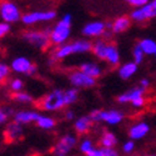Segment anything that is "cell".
Listing matches in <instances>:
<instances>
[{"mask_svg": "<svg viewBox=\"0 0 156 156\" xmlns=\"http://www.w3.org/2000/svg\"><path fill=\"white\" fill-rule=\"evenodd\" d=\"M64 94H65V91L56 89V90H54V91L44 95L39 100L34 101V104H35V106L37 109H40V110H46V111L59 110V109L65 106Z\"/></svg>", "mask_w": 156, "mask_h": 156, "instance_id": "obj_1", "label": "cell"}, {"mask_svg": "<svg viewBox=\"0 0 156 156\" xmlns=\"http://www.w3.org/2000/svg\"><path fill=\"white\" fill-rule=\"evenodd\" d=\"M50 33H51L50 29H46L45 31L44 30H41V31L40 30H27L23 33L21 36L24 40L29 41L30 44L40 48L43 51H45L51 46Z\"/></svg>", "mask_w": 156, "mask_h": 156, "instance_id": "obj_2", "label": "cell"}, {"mask_svg": "<svg viewBox=\"0 0 156 156\" xmlns=\"http://www.w3.org/2000/svg\"><path fill=\"white\" fill-rule=\"evenodd\" d=\"M70 24H71V16L69 14L65 15L50 33V41L54 45L62 44L70 35Z\"/></svg>", "mask_w": 156, "mask_h": 156, "instance_id": "obj_3", "label": "cell"}, {"mask_svg": "<svg viewBox=\"0 0 156 156\" xmlns=\"http://www.w3.org/2000/svg\"><path fill=\"white\" fill-rule=\"evenodd\" d=\"M0 15L6 24L15 23L20 19V10L11 2H0Z\"/></svg>", "mask_w": 156, "mask_h": 156, "instance_id": "obj_4", "label": "cell"}, {"mask_svg": "<svg viewBox=\"0 0 156 156\" xmlns=\"http://www.w3.org/2000/svg\"><path fill=\"white\" fill-rule=\"evenodd\" d=\"M24 131L20 124H18L16 121H12L10 124H8V126L5 127L3 136H4V142L5 144H14L18 142L19 140L23 139Z\"/></svg>", "mask_w": 156, "mask_h": 156, "instance_id": "obj_5", "label": "cell"}, {"mask_svg": "<svg viewBox=\"0 0 156 156\" xmlns=\"http://www.w3.org/2000/svg\"><path fill=\"white\" fill-rule=\"evenodd\" d=\"M69 80L74 86L77 87H91L95 85V79L87 76L81 70H71L69 73Z\"/></svg>", "mask_w": 156, "mask_h": 156, "instance_id": "obj_6", "label": "cell"}, {"mask_svg": "<svg viewBox=\"0 0 156 156\" xmlns=\"http://www.w3.org/2000/svg\"><path fill=\"white\" fill-rule=\"evenodd\" d=\"M76 139L71 135H65L62 136L53 149V155L54 156H66L69 151L75 146Z\"/></svg>", "mask_w": 156, "mask_h": 156, "instance_id": "obj_7", "label": "cell"}, {"mask_svg": "<svg viewBox=\"0 0 156 156\" xmlns=\"http://www.w3.org/2000/svg\"><path fill=\"white\" fill-rule=\"evenodd\" d=\"M56 16V12L55 11H33V12H28L25 14L21 20L24 24H35L39 21H48L51 20Z\"/></svg>", "mask_w": 156, "mask_h": 156, "instance_id": "obj_8", "label": "cell"}, {"mask_svg": "<svg viewBox=\"0 0 156 156\" xmlns=\"http://www.w3.org/2000/svg\"><path fill=\"white\" fill-rule=\"evenodd\" d=\"M130 16H131V19L135 20V21L144 23V21H146V20L152 19V18L156 16V9L154 8L152 3H150V4L144 5V6L140 8V9L134 10Z\"/></svg>", "mask_w": 156, "mask_h": 156, "instance_id": "obj_9", "label": "cell"}, {"mask_svg": "<svg viewBox=\"0 0 156 156\" xmlns=\"http://www.w3.org/2000/svg\"><path fill=\"white\" fill-rule=\"evenodd\" d=\"M145 90L144 87H134L131 90H129L127 93L120 95L118 98V101L121 102V104H125V102H134L135 100L140 99V98H144V94H145Z\"/></svg>", "mask_w": 156, "mask_h": 156, "instance_id": "obj_10", "label": "cell"}, {"mask_svg": "<svg viewBox=\"0 0 156 156\" xmlns=\"http://www.w3.org/2000/svg\"><path fill=\"white\" fill-rule=\"evenodd\" d=\"M105 30H106L105 23L94 21V23H90L86 25L83 30V34L86 36H100L105 33Z\"/></svg>", "mask_w": 156, "mask_h": 156, "instance_id": "obj_11", "label": "cell"}, {"mask_svg": "<svg viewBox=\"0 0 156 156\" xmlns=\"http://www.w3.org/2000/svg\"><path fill=\"white\" fill-rule=\"evenodd\" d=\"M40 115L36 114L35 111H19L14 115V121H16L18 124H29L31 121H36Z\"/></svg>", "mask_w": 156, "mask_h": 156, "instance_id": "obj_12", "label": "cell"}, {"mask_svg": "<svg viewBox=\"0 0 156 156\" xmlns=\"http://www.w3.org/2000/svg\"><path fill=\"white\" fill-rule=\"evenodd\" d=\"M33 66V64L27 59V58H16L14 61L11 62V69L16 73H25L29 74L30 69Z\"/></svg>", "mask_w": 156, "mask_h": 156, "instance_id": "obj_13", "label": "cell"}, {"mask_svg": "<svg viewBox=\"0 0 156 156\" xmlns=\"http://www.w3.org/2000/svg\"><path fill=\"white\" fill-rule=\"evenodd\" d=\"M105 60L111 65V66H118L119 65V61H120L119 51H118V49H116L115 43H112V41H109V44H108Z\"/></svg>", "mask_w": 156, "mask_h": 156, "instance_id": "obj_14", "label": "cell"}, {"mask_svg": "<svg viewBox=\"0 0 156 156\" xmlns=\"http://www.w3.org/2000/svg\"><path fill=\"white\" fill-rule=\"evenodd\" d=\"M147 133H149V125L145 122H140V124L131 126V129H130V131H129V135L131 139L137 140V139L144 137Z\"/></svg>", "mask_w": 156, "mask_h": 156, "instance_id": "obj_15", "label": "cell"}, {"mask_svg": "<svg viewBox=\"0 0 156 156\" xmlns=\"http://www.w3.org/2000/svg\"><path fill=\"white\" fill-rule=\"evenodd\" d=\"M91 125H93V121L91 119L89 118V116H83L75 122V130L77 135H85L90 131V129H91Z\"/></svg>", "mask_w": 156, "mask_h": 156, "instance_id": "obj_16", "label": "cell"}, {"mask_svg": "<svg viewBox=\"0 0 156 156\" xmlns=\"http://www.w3.org/2000/svg\"><path fill=\"white\" fill-rule=\"evenodd\" d=\"M130 25H131V19L127 18V16H120L112 23L111 31L116 33V34L122 33V31H125L130 28Z\"/></svg>", "mask_w": 156, "mask_h": 156, "instance_id": "obj_17", "label": "cell"}, {"mask_svg": "<svg viewBox=\"0 0 156 156\" xmlns=\"http://www.w3.org/2000/svg\"><path fill=\"white\" fill-rule=\"evenodd\" d=\"M122 114L116 111V110H111V111H104L102 110V121H106L110 125H115L119 124L122 120Z\"/></svg>", "mask_w": 156, "mask_h": 156, "instance_id": "obj_18", "label": "cell"}, {"mask_svg": "<svg viewBox=\"0 0 156 156\" xmlns=\"http://www.w3.org/2000/svg\"><path fill=\"white\" fill-rule=\"evenodd\" d=\"M80 70L84 74H86L87 76L93 77V79H96V77H99L101 75L100 68L96 64H93V62H85V64H83L80 66Z\"/></svg>", "mask_w": 156, "mask_h": 156, "instance_id": "obj_19", "label": "cell"}, {"mask_svg": "<svg viewBox=\"0 0 156 156\" xmlns=\"http://www.w3.org/2000/svg\"><path fill=\"white\" fill-rule=\"evenodd\" d=\"M71 54H74L73 44H65V45L55 49V51L53 53V60H61Z\"/></svg>", "mask_w": 156, "mask_h": 156, "instance_id": "obj_20", "label": "cell"}, {"mask_svg": "<svg viewBox=\"0 0 156 156\" xmlns=\"http://www.w3.org/2000/svg\"><path fill=\"white\" fill-rule=\"evenodd\" d=\"M108 41L105 40H98L95 44H93L91 51L98 56L99 59H105L106 58V49H108Z\"/></svg>", "mask_w": 156, "mask_h": 156, "instance_id": "obj_21", "label": "cell"}, {"mask_svg": "<svg viewBox=\"0 0 156 156\" xmlns=\"http://www.w3.org/2000/svg\"><path fill=\"white\" fill-rule=\"evenodd\" d=\"M136 70H137V65L135 62H127L119 69V75H120L121 79L126 80L131 75H134L136 73Z\"/></svg>", "mask_w": 156, "mask_h": 156, "instance_id": "obj_22", "label": "cell"}, {"mask_svg": "<svg viewBox=\"0 0 156 156\" xmlns=\"http://www.w3.org/2000/svg\"><path fill=\"white\" fill-rule=\"evenodd\" d=\"M115 144H116V137L114 134H111L109 131L104 133L99 140V145L101 147H110L111 149L112 146H115Z\"/></svg>", "mask_w": 156, "mask_h": 156, "instance_id": "obj_23", "label": "cell"}, {"mask_svg": "<svg viewBox=\"0 0 156 156\" xmlns=\"http://www.w3.org/2000/svg\"><path fill=\"white\" fill-rule=\"evenodd\" d=\"M139 46L144 51V54H155L156 53V43L151 39H142L139 41Z\"/></svg>", "mask_w": 156, "mask_h": 156, "instance_id": "obj_24", "label": "cell"}, {"mask_svg": "<svg viewBox=\"0 0 156 156\" xmlns=\"http://www.w3.org/2000/svg\"><path fill=\"white\" fill-rule=\"evenodd\" d=\"M71 44H73V49H74V54L86 53V51L93 49V44L86 41V40H79V41H75V43H71Z\"/></svg>", "mask_w": 156, "mask_h": 156, "instance_id": "obj_25", "label": "cell"}, {"mask_svg": "<svg viewBox=\"0 0 156 156\" xmlns=\"http://www.w3.org/2000/svg\"><path fill=\"white\" fill-rule=\"evenodd\" d=\"M36 124H37V126H39V127L49 130V129H53V127L55 126L56 121H55L54 119L49 118V116H40V118H39V119L36 120Z\"/></svg>", "mask_w": 156, "mask_h": 156, "instance_id": "obj_26", "label": "cell"}, {"mask_svg": "<svg viewBox=\"0 0 156 156\" xmlns=\"http://www.w3.org/2000/svg\"><path fill=\"white\" fill-rule=\"evenodd\" d=\"M77 99V90L76 89H69L64 94V100H65V106L70 105V104L75 102Z\"/></svg>", "mask_w": 156, "mask_h": 156, "instance_id": "obj_27", "label": "cell"}, {"mask_svg": "<svg viewBox=\"0 0 156 156\" xmlns=\"http://www.w3.org/2000/svg\"><path fill=\"white\" fill-rule=\"evenodd\" d=\"M10 98L14 100V101H19V102H33L34 100H33V98L29 95V94H25V93H20V91H18V93H12V94H10Z\"/></svg>", "mask_w": 156, "mask_h": 156, "instance_id": "obj_28", "label": "cell"}, {"mask_svg": "<svg viewBox=\"0 0 156 156\" xmlns=\"http://www.w3.org/2000/svg\"><path fill=\"white\" fill-rule=\"evenodd\" d=\"M9 75H10L9 66L5 64H0V85H5L8 83Z\"/></svg>", "mask_w": 156, "mask_h": 156, "instance_id": "obj_29", "label": "cell"}, {"mask_svg": "<svg viewBox=\"0 0 156 156\" xmlns=\"http://www.w3.org/2000/svg\"><path fill=\"white\" fill-rule=\"evenodd\" d=\"M133 55H134V59H135V64H140L142 61V58H144V51L141 50V48L139 46V44L134 48V51H133Z\"/></svg>", "mask_w": 156, "mask_h": 156, "instance_id": "obj_30", "label": "cell"}, {"mask_svg": "<svg viewBox=\"0 0 156 156\" xmlns=\"http://www.w3.org/2000/svg\"><path fill=\"white\" fill-rule=\"evenodd\" d=\"M80 149H81V151H83L84 154L87 155L90 151L94 150V146H93V144H91V141H90V140H84V141L81 142V145H80Z\"/></svg>", "mask_w": 156, "mask_h": 156, "instance_id": "obj_31", "label": "cell"}, {"mask_svg": "<svg viewBox=\"0 0 156 156\" xmlns=\"http://www.w3.org/2000/svg\"><path fill=\"white\" fill-rule=\"evenodd\" d=\"M10 87H11V90H12V91L18 93L19 90L23 87V81H21V80H19V79L12 80V81H11V84H10Z\"/></svg>", "mask_w": 156, "mask_h": 156, "instance_id": "obj_32", "label": "cell"}, {"mask_svg": "<svg viewBox=\"0 0 156 156\" xmlns=\"http://www.w3.org/2000/svg\"><path fill=\"white\" fill-rule=\"evenodd\" d=\"M100 150H101V152H102V155H104V156H119L115 149H110V147H101Z\"/></svg>", "mask_w": 156, "mask_h": 156, "instance_id": "obj_33", "label": "cell"}, {"mask_svg": "<svg viewBox=\"0 0 156 156\" xmlns=\"http://www.w3.org/2000/svg\"><path fill=\"white\" fill-rule=\"evenodd\" d=\"M10 30V27H9V24L6 23H0V37L6 35Z\"/></svg>", "mask_w": 156, "mask_h": 156, "instance_id": "obj_34", "label": "cell"}, {"mask_svg": "<svg viewBox=\"0 0 156 156\" xmlns=\"http://www.w3.org/2000/svg\"><path fill=\"white\" fill-rule=\"evenodd\" d=\"M122 150H124V152L130 154V152L134 150V142H133V141H127V142H125L124 146H122Z\"/></svg>", "mask_w": 156, "mask_h": 156, "instance_id": "obj_35", "label": "cell"}, {"mask_svg": "<svg viewBox=\"0 0 156 156\" xmlns=\"http://www.w3.org/2000/svg\"><path fill=\"white\" fill-rule=\"evenodd\" d=\"M129 4L133 5V6H144L147 3L145 2V0H129Z\"/></svg>", "mask_w": 156, "mask_h": 156, "instance_id": "obj_36", "label": "cell"}, {"mask_svg": "<svg viewBox=\"0 0 156 156\" xmlns=\"http://www.w3.org/2000/svg\"><path fill=\"white\" fill-rule=\"evenodd\" d=\"M131 104H133V106H135V108H141V106L145 105V99H144V98H140V99L135 100V101L131 102Z\"/></svg>", "mask_w": 156, "mask_h": 156, "instance_id": "obj_37", "label": "cell"}, {"mask_svg": "<svg viewBox=\"0 0 156 156\" xmlns=\"http://www.w3.org/2000/svg\"><path fill=\"white\" fill-rule=\"evenodd\" d=\"M86 156H104V155H102V152H101L100 149H99V150H98V149H94L93 151H90Z\"/></svg>", "mask_w": 156, "mask_h": 156, "instance_id": "obj_38", "label": "cell"}, {"mask_svg": "<svg viewBox=\"0 0 156 156\" xmlns=\"http://www.w3.org/2000/svg\"><path fill=\"white\" fill-rule=\"evenodd\" d=\"M6 119H8V115L4 112L3 109H0V124H4L6 121Z\"/></svg>", "mask_w": 156, "mask_h": 156, "instance_id": "obj_39", "label": "cell"}, {"mask_svg": "<svg viewBox=\"0 0 156 156\" xmlns=\"http://www.w3.org/2000/svg\"><path fill=\"white\" fill-rule=\"evenodd\" d=\"M149 85H150V83H149V80H147V79H144V80H141V87L146 89V87H147Z\"/></svg>", "mask_w": 156, "mask_h": 156, "instance_id": "obj_40", "label": "cell"}, {"mask_svg": "<svg viewBox=\"0 0 156 156\" xmlns=\"http://www.w3.org/2000/svg\"><path fill=\"white\" fill-rule=\"evenodd\" d=\"M65 116H66V119H69V120H70V119H73V118H74V112H73V111H68Z\"/></svg>", "mask_w": 156, "mask_h": 156, "instance_id": "obj_41", "label": "cell"}, {"mask_svg": "<svg viewBox=\"0 0 156 156\" xmlns=\"http://www.w3.org/2000/svg\"><path fill=\"white\" fill-rule=\"evenodd\" d=\"M152 5H154V8L156 9V0H154V2H152Z\"/></svg>", "mask_w": 156, "mask_h": 156, "instance_id": "obj_42", "label": "cell"}, {"mask_svg": "<svg viewBox=\"0 0 156 156\" xmlns=\"http://www.w3.org/2000/svg\"><path fill=\"white\" fill-rule=\"evenodd\" d=\"M30 156H37V155H34V154H33V155H30Z\"/></svg>", "mask_w": 156, "mask_h": 156, "instance_id": "obj_43", "label": "cell"}, {"mask_svg": "<svg viewBox=\"0 0 156 156\" xmlns=\"http://www.w3.org/2000/svg\"><path fill=\"white\" fill-rule=\"evenodd\" d=\"M149 156H156V155H149Z\"/></svg>", "mask_w": 156, "mask_h": 156, "instance_id": "obj_44", "label": "cell"}, {"mask_svg": "<svg viewBox=\"0 0 156 156\" xmlns=\"http://www.w3.org/2000/svg\"><path fill=\"white\" fill-rule=\"evenodd\" d=\"M155 55H156V53H155Z\"/></svg>", "mask_w": 156, "mask_h": 156, "instance_id": "obj_45", "label": "cell"}, {"mask_svg": "<svg viewBox=\"0 0 156 156\" xmlns=\"http://www.w3.org/2000/svg\"><path fill=\"white\" fill-rule=\"evenodd\" d=\"M0 50H2V49H0Z\"/></svg>", "mask_w": 156, "mask_h": 156, "instance_id": "obj_46", "label": "cell"}]
</instances>
